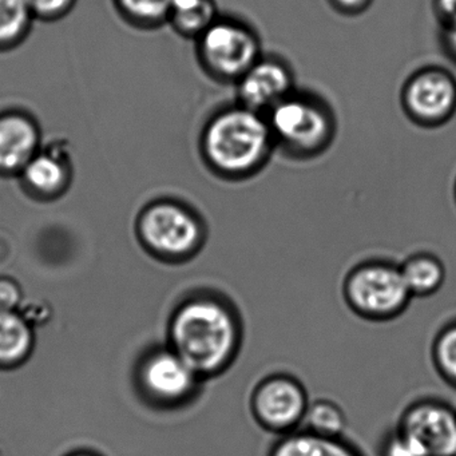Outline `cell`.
<instances>
[{
	"mask_svg": "<svg viewBox=\"0 0 456 456\" xmlns=\"http://www.w3.org/2000/svg\"><path fill=\"white\" fill-rule=\"evenodd\" d=\"M173 351L202 379L228 372L239 359L245 325L226 293L208 290L189 298L172 322Z\"/></svg>",
	"mask_w": 456,
	"mask_h": 456,
	"instance_id": "1",
	"label": "cell"
},
{
	"mask_svg": "<svg viewBox=\"0 0 456 456\" xmlns=\"http://www.w3.org/2000/svg\"><path fill=\"white\" fill-rule=\"evenodd\" d=\"M273 145L265 114L241 103L216 113L201 137L202 156L208 167L228 181L257 175L268 162Z\"/></svg>",
	"mask_w": 456,
	"mask_h": 456,
	"instance_id": "2",
	"label": "cell"
},
{
	"mask_svg": "<svg viewBox=\"0 0 456 456\" xmlns=\"http://www.w3.org/2000/svg\"><path fill=\"white\" fill-rule=\"evenodd\" d=\"M341 295L352 314L370 322L397 319L412 301L399 264L386 258H368L352 266L344 276Z\"/></svg>",
	"mask_w": 456,
	"mask_h": 456,
	"instance_id": "3",
	"label": "cell"
},
{
	"mask_svg": "<svg viewBox=\"0 0 456 456\" xmlns=\"http://www.w3.org/2000/svg\"><path fill=\"white\" fill-rule=\"evenodd\" d=\"M274 143L293 157L317 156L332 142L335 118L327 105L293 92L265 114Z\"/></svg>",
	"mask_w": 456,
	"mask_h": 456,
	"instance_id": "4",
	"label": "cell"
},
{
	"mask_svg": "<svg viewBox=\"0 0 456 456\" xmlns=\"http://www.w3.org/2000/svg\"><path fill=\"white\" fill-rule=\"evenodd\" d=\"M311 404L305 384L292 373L273 372L253 387L249 411L258 427L277 437L303 428Z\"/></svg>",
	"mask_w": 456,
	"mask_h": 456,
	"instance_id": "5",
	"label": "cell"
},
{
	"mask_svg": "<svg viewBox=\"0 0 456 456\" xmlns=\"http://www.w3.org/2000/svg\"><path fill=\"white\" fill-rule=\"evenodd\" d=\"M200 61L220 81L237 82L261 58V45L253 28L231 18H218L197 38Z\"/></svg>",
	"mask_w": 456,
	"mask_h": 456,
	"instance_id": "6",
	"label": "cell"
},
{
	"mask_svg": "<svg viewBox=\"0 0 456 456\" xmlns=\"http://www.w3.org/2000/svg\"><path fill=\"white\" fill-rule=\"evenodd\" d=\"M395 428L423 456H456V410L436 397L413 400Z\"/></svg>",
	"mask_w": 456,
	"mask_h": 456,
	"instance_id": "7",
	"label": "cell"
},
{
	"mask_svg": "<svg viewBox=\"0 0 456 456\" xmlns=\"http://www.w3.org/2000/svg\"><path fill=\"white\" fill-rule=\"evenodd\" d=\"M143 234L151 248L173 258L196 255L207 240V225L193 210L175 202L151 208L143 218Z\"/></svg>",
	"mask_w": 456,
	"mask_h": 456,
	"instance_id": "8",
	"label": "cell"
},
{
	"mask_svg": "<svg viewBox=\"0 0 456 456\" xmlns=\"http://www.w3.org/2000/svg\"><path fill=\"white\" fill-rule=\"evenodd\" d=\"M402 102L405 113L418 124H444L456 111V79L444 69H421L405 82Z\"/></svg>",
	"mask_w": 456,
	"mask_h": 456,
	"instance_id": "9",
	"label": "cell"
},
{
	"mask_svg": "<svg viewBox=\"0 0 456 456\" xmlns=\"http://www.w3.org/2000/svg\"><path fill=\"white\" fill-rule=\"evenodd\" d=\"M239 100L245 108L266 114L293 93L289 66L277 58L261 57L237 81Z\"/></svg>",
	"mask_w": 456,
	"mask_h": 456,
	"instance_id": "10",
	"label": "cell"
},
{
	"mask_svg": "<svg viewBox=\"0 0 456 456\" xmlns=\"http://www.w3.org/2000/svg\"><path fill=\"white\" fill-rule=\"evenodd\" d=\"M41 148V132L30 116L0 114V173L22 172Z\"/></svg>",
	"mask_w": 456,
	"mask_h": 456,
	"instance_id": "11",
	"label": "cell"
},
{
	"mask_svg": "<svg viewBox=\"0 0 456 456\" xmlns=\"http://www.w3.org/2000/svg\"><path fill=\"white\" fill-rule=\"evenodd\" d=\"M151 394L167 402H183L193 396L202 380L175 351L154 354L143 370Z\"/></svg>",
	"mask_w": 456,
	"mask_h": 456,
	"instance_id": "12",
	"label": "cell"
},
{
	"mask_svg": "<svg viewBox=\"0 0 456 456\" xmlns=\"http://www.w3.org/2000/svg\"><path fill=\"white\" fill-rule=\"evenodd\" d=\"M266 456H364L341 437L322 436L301 428L277 437Z\"/></svg>",
	"mask_w": 456,
	"mask_h": 456,
	"instance_id": "13",
	"label": "cell"
},
{
	"mask_svg": "<svg viewBox=\"0 0 456 456\" xmlns=\"http://www.w3.org/2000/svg\"><path fill=\"white\" fill-rule=\"evenodd\" d=\"M63 151L62 146L41 148L20 172L34 191L54 194L63 189L69 177L68 159Z\"/></svg>",
	"mask_w": 456,
	"mask_h": 456,
	"instance_id": "14",
	"label": "cell"
},
{
	"mask_svg": "<svg viewBox=\"0 0 456 456\" xmlns=\"http://www.w3.org/2000/svg\"><path fill=\"white\" fill-rule=\"evenodd\" d=\"M399 265L412 298L429 297L439 292L444 285L447 277L445 265L434 253H413Z\"/></svg>",
	"mask_w": 456,
	"mask_h": 456,
	"instance_id": "15",
	"label": "cell"
},
{
	"mask_svg": "<svg viewBox=\"0 0 456 456\" xmlns=\"http://www.w3.org/2000/svg\"><path fill=\"white\" fill-rule=\"evenodd\" d=\"M217 20L215 0H173L167 22L181 36L197 39Z\"/></svg>",
	"mask_w": 456,
	"mask_h": 456,
	"instance_id": "16",
	"label": "cell"
},
{
	"mask_svg": "<svg viewBox=\"0 0 456 456\" xmlns=\"http://www.w3.org/2000/svg\"><path fill=\"white\" fill-rule=\"evenodd\" d=\"M348 418L335 400L322 397L311 400L303 428L322 436L341 437L346 432Z\"/></svg>",
	"mask_w": 456,
	"mask_h": 456,
	"instance_id": "17",
	"label": "cell"
},
{
	"mask_svg": "<svg viewBox=\"0 0 456 456\" xmlns=\"http://www.w3.org/2000/svg\"><path fill=\"white\" fill-rule=\"evenodd\" d=\"M33 20L28 0H0V49L20 44L28 36Z\"/></svg>",
	"mask_w": 456,
	"mask_h": 456,
	"instance_id": "18",
	"label": "cell"
},
{
	"mask_svg": "<svg viewBox=\"0 0 456 456\" xmlns=\"http://www.w3.org/2000/svg\"><path fill=\"white\" fill-rule=\"evenodd\" d=\"M431 360L437 375L456 388V320L437 330L431 344Z\"/></svg>",
	"mask_w": 456,
	"mask_h": 456,
	"instance_id": "19",
	"label": "cell"
},
{
	"mask_svg": "<svg viewBox=\"0 0 456 456\" xmlns=\"http://www.w3.org/2000/svg\"><path fill=\"white\" fill-rule=\"evenodd\" d=\"M30 346V332L25 322L9 312H0V362L20 359Z\"/></svg>",
	"mask_w": 456,
	"mask_h": 456,
	"instance_id": "20",
	"label": "cell"
},
{
	"mask_svg": "<svg viewBox=\"0 0 456 456\" xmlns=\"http://www.w3.org/2000/svg\"><path fill=\"white\" fill-rule=\"evenodd\" d=\"M119 12L140 26H159L167 22L173 0H116Z\"/></svg>",
	"mask_w": 456,
	"mask_h": 456,
	"instance_id": "21",
	"label": "cell"
},
{
	"mask_svg": "<svg viewBox=\"0 0 456 456\" xmlns=\"http://www.w3.org/2000/svg\"><path fill=\"white\" fill-rule=\"evenodd\" d=\"M34 18L44 20H55L68 14L76 0H28Z\"/></svg>",
	"mask_w": 456,
	"mask_h": 456,
	"instance_id": "22",
	"label": "cell"
},
{
	"mask_svg": "<svg viewBox=\"0 0 456 456\" xmlns=\"http://www.w3.org/2000/svg\"><path fill=\"white\" fill-rule=\"evenodd\" d=\"M380 456H423L418 448L403 436L396 428L392 429L381 443Z\"/></svg>",
	"mask_w": 456,
	"mask_h": 456,
	"instance_id": "23",
	"label": "cell"
},
{
	"mask_svg": "<svg viewBox=\"0 0 456 456\" xmlns=\"http://www.w3.org/2000/svg\"><path fill=\"white\" fill-rule=\"evenodd\" d=\"M332 6L346 15L359 14L370 6L372 0H330Z\"/></svg>",
	"mask_w": 456,
	"mask_h": 456,
	"instance_id": "24",
	"label": "cell"
},
{
	"mask_svg": "<svg viewBox=\"0 0 456 456\" xmlns=\"http://www.w3.org/2000/svg\"><path fill=\"white\" fill-rule=\"evenodd\" d=\"M443 45L448 55L456 61V18L443 23Z\"/></svg>",
	"mask_w": 456,
	"mask_h": 456,
	"instance_id": "25",
	"label": "cell"
},
{
	"mask_svg": "<svg viewBox=\"0 0 456 456\" xmlns=\"http://www.w3.org/2000/svg\"><path fill=\"white\" fill-rule=\"evenodd\" d=\"M435 10L443 23L456 18V0H435Z\"/></svg>",
	"mask_w": 456,
	"mask_h": 456,
	"instance_id": "26",
	"label": "cell"
},
{
	"mask_svg": "<svg viewBox=\"0 0 456 456\" xmlns=\"http://www.w3.org/2000/svg\"><path fill=\"white\" fill-rule=\"evenodd\" d=\"M455 201H456V183H455Z\"/></svg>",
	"mask_w": 456,
	"mask_h": 456,
	"instance_id": "27",
	"label": "cell"
}]
</instances>
